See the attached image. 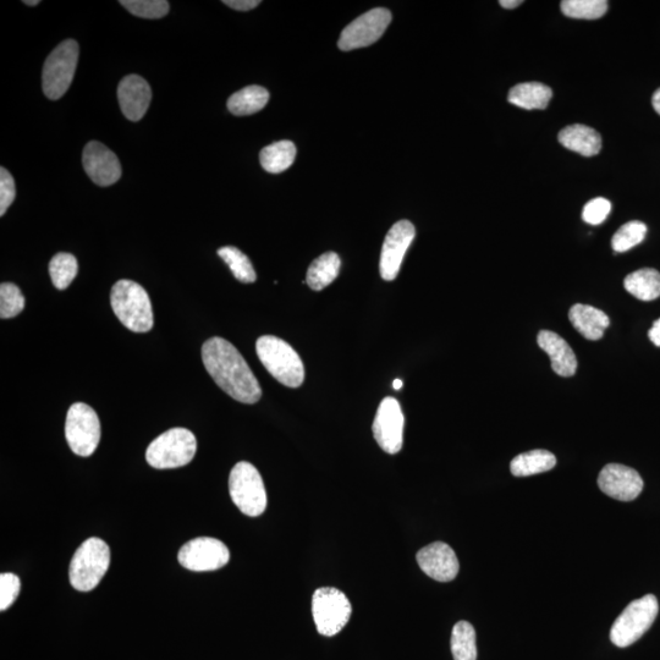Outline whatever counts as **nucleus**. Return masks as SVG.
Returning <instances> with one entry per match:
<instances>
[{"mask_svg":"<svg viewBox=\"0 0 660 660\" xmlns=\"http://www.w3.org/2000/svg\"><path fill=\"white\" fill-rule=\"evenodd\" d=\"M202 360L214 382L230 398L244 404H256L261 399L262 389L255 374L228 340L208 339L202 346Z\"/></svg>","mask_w":660,"mask_h":660,"instance_id":"1","label":"nucleus"},{"mask_svg":"<svg viewBox=\"0 0 660 660\" xmlns=\"http://www.w3.org/2000/svg\"><path fill=\"white\" fill-rule=\"evenodd\" d=\"M110 305L123 326L134 333H147L153 328V310L147 291L132 280L115 283Z\"/></svg>","mask_w":660,"mask_h":660,"instance_id":"2","label":"nucleus"},{"mask_svg":"<svg viewBox=\"0 0 660 660\" xmlns=\"http://www.w3.org/2000/svg\"><path fill=\"white\" fill-rule=\"evenodd\" d=\"M256 351L266 370L285 387L299 388L304 383V363L286 341L273 335H264L257 340Z\"/></svg>","mask_w":660,"mask_h":660,"instance_id":"3","label":"nucleus"},{"mask_svg":"<svg viewBox=\"0 0 660 660\" xmlns=\"http://www.w3.org/2000/svg\"><path fill=\"white\" fill-rule=\"evenodd\" d=\"M110 565V549L101 538L92 537L81 544L71 559L69 579L71 586L80 592L95 590L107 574Z\"/></svg>","mask_w":660,"mask_h":660,"instance_id":"4","label":"nucleus"},{"mask_svg":"<svg viewBox=\"0 0 660 660\" xmlns=\"http://www.w3.org/2000/svg\"><path fill=\"white\" fill-rule=\"evenodd\" d=\"M197 442L186 428H172L161 434L146 451L148 465L157 470L178 469L195 458Z\"/></svg>","mask_w":660,"mask_h":660,"instance_id":"5","label":"nucleus"},{"mask_svg":"<svg viewBox=\"0 0 660 660\" xmlns=\"http://www.w3.org/2000/svg\"><path fill=\"white\" fill-rule=\"evenodd\" d=\"M231 500L242 514L257 517L267 508V492L260 472L250 462L241 461L229 476Z\"/></svg>","mask_w":660,"mask_h":660,"instance_id":"6","label":"nucleus"},{"mask_svg":"<svg viewBox=\"0 0 660 660\" xmlns=\"http://www.w3.org/2000/svg\"><path fill=\"white\" fill-rule=\"evenodd\" d=\"M658 612V601L653 594L636 599L627 605L624 612L615 620L610 630V640L620 648L634 645L651 629Z\"/></svg>","mask_w":660,"mask_h":660,"instance_id":"7","label":"nucleus"},{"mask_svg":"<svg viewBox=\"0 0 660 660\" xmlns=\"http://www.w3.org/2000/svg\"><path fill=\"white\" fill-rule=\"evenodd\" d=\"M79 62V44L74 40L60 43L44 63L42 87L44 95L53 101L62 98L74 80Z\"/></svg>","mask_w":660,"mask_h":660,"instance_id":"8","label":"nucleus"},{"mask_svg":"<svg viewBox=\"0 0 660 660\" xmlns=\"http://www.w3.org/2000/svg\"><path fill=\"white\" fill-rule=\"evenodd\" d=\"M352 608L344 592L334 587H322L313 593L312 615L319 634L338 635L349 623Z\"/></svg>","mask_w":660,"mask_h":660,"instance_id":"9","label":"nucleus"},{"mask_svg":"<svg viewBox=\"0 0 660 660\" xmlns=\"http://www.w3.org/2000/svg\"><path fill=\"white\" fill-rule=\"evenodd\" d=\"M65 437L74 454L88 458L101 440V422L96 411L84 403L70 406L66 415Z\"/></svg>","mask_w":660,"mask_h":660,"instance_id":"10","label":"nucleus"},{"mask_svg":"<svg viewBox=\"0 0 660 660\" xmlns=\"http://www.w3.org/2000/svg\"><path fill=\"white\" fill-rule=\"evenodd\" d=\"M392 22V13L385 8L367 11L341 32L338 47L340 51L350 52L376 43L383 36Z\"/></svg>","mask_w":660,"mask_h":660,"instance_id":"11","label":"nucleus"},{"mask_svg":"<svg viewBox=\"0 0 660 660\" xmlns=\"http://www.w3.org/2000/svg\"><path fill=\"white\" fill-rule=\"evenodd\" d=\"M178 559L180 565L190 571H216L229 563L230 552L219 539L198 537L181 547Z\"/></svg>","mask_w":660,"mask_h":660,"instance_id":"12","label":"nucleus"},{"mask_svg":"<svg viewBox=\"0 0 660 660\" xmlns=\"http://www.w3.org/2000/svg\"><path fill=\"white\" fill-rule=\"evenodd\" d=\"M405 417L399 401L389 396L383 399L374 418V439L385 453L398 454L404 443Z\"/></svg>","mask_w":660,"mask_h":660,"instance_id":"13","label":"nucleus"},{"mask_svg":"<svg viewBox=\"0 0 660 660\" xmlns=\"http://www.w3.org/2000/svg\"><path fill=\"white\" fill-rule=\"evenodd\" d=\"M415 235L414 224L409 220H400V222L393 225L387 236H385L379 271H381V277L387 282H392L398 277L401 263H403Z\"/></svg>","mask_w":660,"mask_h":660,"instance_id":"14","label":"nucleus"},{"mask_svg":"<svg viewBox=\"0 0 660 660\" xmlns=\"http://www.w3.org/2000/svg\"><path fill=\"white\" fill-rule=\"evenodd\" d=\"M598 486L610 498L631 502L642 493L643 480L631 467L609 464L599 473Z\"/></svg>","mask_w":660,"mask_h":660,"instance_id":"15","label":"nucleus"},{"mask_svg":"<svg viewBox=\"0 0 660 660\" xmlns=\"http://www.w3.org/2000/svg\"><path fill=\"white\" fill-rule=\"evenodd\" d=\"M82 164L93 183L99 186H110L120 179L121 165L118 157L101 142L87 143L82 153Z\"/></svg>","mask_w":660,"mask_h":660,"instance_id":"16","label":"nucleus"},{"mask_svg":"<svg viewBox=\"0 0 660 660\" xmlns=\"http://www.w3.org/2000/svg\"><path fill=\"white\" fill-rule=\"evenodd\" d=\"M417 563L425 574L439 582H450L459 574L458 557L448 544L434 542L417 553Z\"/></svg>","mask_w":660,"mask_h":660,"instance_id":"17","label":"nucleus"},{"mask_svg":"<svg viewBox=\"0 0 660 660\" xmlns=\"http://www.w3.org/2000/svg\"><path fill=\"white\" fill-rule=\"evenodd\" d=\"M121 112L131 121H139L150 107L152 91L150 85L141 76L129 75L121 80L118 87Z\"/></svg>","mask_w":660,"mask_h":660,"instance_id":"18","label":"nucleus"},{"mask_svg":"<svg viewBox=\"0 0 660 660\" xmlns=\"http://www.w3.org/2000/svg\"><path fill=\"white\" fill-rule=\"evenodd\" d=\"M538 345L544 352H547L555 373L561 377L574 376L577 370L575 352L560 335L549 332V330H542L538 334Z\"/></svg>","mask_w":660,"mask_h":660,"instance_id":"19","label":"nucleus"},{"mask_svg":"<svg viewBox=\"0 0 660 660\" xmlns=\"http://www.w3.org/2000/svg\"><path fill=\"white\" fill-rule=\"evenodd\" d=\"M558 139L565 148L585 157L596 156L602 148L601 135L586 125H570L559 132Z\"/></svg>","mask_w":660,"mask_h":660,"instance_id":"20","label":"nucleus"},{"mask_svg":"<svg viewBox=\"0 0 660 660\" xmlns=\"http://www.w3.org/2000/svg\"><path fill=\"white\" fill-rule=\"evenodd\" d=\"M569 318L577 332L588 340L601 339L610 323L603 311L581 304L571 307Z\"/></svg>","mask_w":660,"mask_h":660,"instance_id":"21","label":"nucleus"},{"mask_svg":"<svg viewBox=\"0 0 660 660\" xmlns=\"http://www.w3.org/2000/svg\"><path fill=\"white\" fill-rule=\"evenodd\" d=\"M553 92L541 82H525L511 88L509 92V102L514 106L527 109H546Z\"/></svg>","mask_w":660,"mask_h":660,"instance_id":"22","label":"nucleus"},{"mask_svg":"<svg viewBox=\"0 0 660 660\" xmlns=\"http://www.w3.org/2000/svg\"><path fill=\"white\" fill-rule=\"evenodd\" d=\"M557 458L548 450H531L517 455L511 461L510 470L515 477H528L538 475L554 469Z\"/></svg>","mask_w":660,"mask_h":660,"instance_id":"23","label":"nucleus"},{"mask_svg":"<svg viewBox=\"0 0 660 660\" xmlns=\"http://www.w3.org/2000/svg\"><path fill=\"white\" fill-rule=\"evenodd\" d=\"M341 261L335 252H327L308 268L306 283L312 290L321 291L332 284L340 273Z\"/></svg>","mask_w":660,"mask_h":660,"instance_id":"24","label":"nucleus"},{"mask_svg":"<svg viewBox=\"0 0 660 660\" xmlns=\"http://www.w3.org/2000/svg\"><path fill=\"white\" fill-rule=\"evenodd\" d=\"M624 286L627 293L638 300H656L660 296V273L652 268L640 269L627 275Z\"/></svg>","mask_w":660,"mask_h":660,"instance_id":"25","label":"nucleus"},{"mask_svg":"<svg viewBox=\"0 0 660 660\" xmlns=\"http://www.w3.org/2000/svg\"><path fill=\"white\" fill-rule=\"evenodd\" d=\"M269 101V92L261 86H249L234 93L228 99V109L230 113L245 117L260 112L267 106Z\"/></svg>","mask_w":660,"mask_h":660,"instance_id":"26","label":"nucleus"},{"mask_svg":"<svg viewBox=\"0 0 660 660\" xmlns=\"http://www.w3.org/2000/svg\"><path fill=\"white\" fill-rule=\"evenodd\" d=\"M296 147L293 142L284 140L264 147L260 153L262 168L268 173L279 174L293 165Z\"/></svg>","mask_w":660,"mask_h":660,"instance_id":"27","label":"nucleus"},{"mask_svg":"<svg viewBox=\"0 0 660 660\" xmlns=\"http://www.w3.org/2000/svg\"><path fill=\"white\" fill-rule=\"evenodd\" d=\"M454 660H477L476 631L467 621H459L451 632Z\"/></svg>","mask_w":660,"mask_h":660,"instance_id":"28","label":"nucleus"},{"mask_svg":"<svg viewBox=\"0 0 660 660\" xmlns=\"http://www.w3.org/2000/svg\"><path fill=\"white\" fill-rule=\"evenodd\" d=\"M218 255L228 264L231 273L241 283H255L257 275L250 258L234 246H225L218 250Z\"/></svg>","mask_w":660,"mask_h":660,"instance_id":"29","label":"nucleus"},{"mask_svg":"<svg viewBox=\"0 0 660 660\" xmlns=\"http://www.w3.org/2000/svg\"><path fill=\"white\" fill-rule=\"evenodd\" d=\"M79 266L76 258L70 253H58L49 263V274H51L52 283L58 290H65L74 282Z\"/></svg>","mask_w":660,"mask_h":660,"instance_id":"30","label":"nucleus"},{"mask_svg":"<svg viewBox=\"0 0 660 660\" xmlns=\"http://www.w3.org/2000/svg\"><path fill=\"white\" fill-rule=\"evenodd\" d=\"M608 2L605 0H564L561 11L572 19L596 20L607 13Z\"/></svg>","mask_w":660,"mask_h":660,"instance_id":"31","label":"nucleus"},{"mask_svg":"<svg viewBox=\"0 0 660 660\" xmlns=\"http://www.w3.org/2000/svg\"><path fill=\"white\" fill-rule=\"evenodd\" d=\"M647 227L640 220L626 223L613 236L612 246L615 252H626L645 240Z\"/></svg>","mask_w":660,"mask_h":660,"instance_id":"32","label":"nucleus"},{"mask_svg":"<svg viewBox=\"0 0 660 660\" xmlns=\"http://www.w3.org/2000/svg\"><path fill=\"white\" fill-rule=\"evenodd\" d=\"M25 308V297L18 285L3 283L0 285V318H14Z\"/></svg>","mask_w":660,"mask_h":660,"instance_id":"33","label":"nucleus"},{"mask_svg":"<svg viewBox=\"0 0 660 660\" xmlns=\"http://www.w3.org/2000/svg\"><path fill=\"white\" fill-rule=\"evenodd\" d=\"M120 4L142 19H161L169 11V3L165 0H121Z\"/></svg>","mask_w":660,"mask_h":660,"instance_id":"34","label":"nucleus"},{"mask_svg":"<svg viewBox=\"0 0 660 660\" xmlns=\"http://www.w3.org/2000/svg\"><path fill=\"white\" fill-rule=\"evenodd\" d=\"M21 582L14 574L0 575V610L4 612L18 599Z\"/></svg>","mask_w":660,"mask_h":660,"instance_id":"35","label":"nucleus"},{"mask_svg":"<svg viewBox=\"0 0 660 660\" xmlns=\"http://www.w3.org/2000/svg\"><path fill=\"white\" fill-rule=\"evenodd\" d=\"M610 211H612V203L603 197L593 198L583 208L582 218L588 224L599 225L608 218Z\"/></svg>","mask_w":660,"mask_h":660,"instance_id":"36","label":"nucleus"},{"mask_svg":"<svg viewBox=\"0 0 660 660\" xmlns=\"http://www.w3.org/2000/svg\"><path fill=\"white\" fill-rule=\"evenodd\" d=\"M16 196L15 180L7 169H0V216L7 213Z\"/></svg>","mask_w":660,"mask_h":660,"instance_id":"37","label":"nucleus"},{"mask_svg":"<svg viewBox=\"0 0 660 660\" xmlns=\"http://www.w3.org/2000/svg\"><path fill=\"white\" fill-rule=\"evenodd\" d=\"M223 4L229 8L239 11H249L258 7L261 2L258 0H224Z\"/></svg>","mask_w":660,"mask_h":660,"instance_id":"38","label":"nucleus"},{"mask_svg":"<svg viewBox=\"0 0 660 660\" xmlns=\"http://www.w3.org/2000/svg\"><path fill=\"white\" fill-rule=\"evenodd\" d=\"M648 337L654 345L660 348V318L654 322L653 327L649 330Z\"/></svg>","mask_w":660,"mask_h":660,"instance_id":"39","label":"nucleus"},{"mask_svg":"<svg viewBox=\"0 0 660 660\" xmlns=\"http://www.w3.org/2000/svg\"><path fill=\"white\" fill-rule=\"evenodd\" d=\"M500 5L505 9H515L522 4L521 0H500Z\"/></svg>","mask_w":660,"mask_h":660,"instance_id":"40","label":"nucleus"},{"mask_svg":"<svg viewBox=\"0 0 660 660\" xmlns=\"http://www.w3.org/2000/svg\"><path fill=\"white\" fill-rule=\"evenodd\" d=\"M652 104L654 110L660 115V88L656 92H654L653 98H652Z\"/></svg>","mask_w":660,"mask_h":660,"instance_id":"41","label":"nucleus"},{"mask_svg":"<svg viewBox=\"0 0 660 660\" xmlns=\"http://www.w3.org/2000/svg\"><path fill=\"white\" fill-rule=\"evenodd\" d=\"M393 388L395 390H400L401 388H403V381H401V379L399 378L395 379V381L393 382Z\"/></svg>","mask_w":660,"mask_h":660,"instance_id":"42","label":"nucleus"},{"mask_svg":"<svg viewBox=\"0 0 660 660\" xmlns=\"http://www.w3.org/2000/svg\"><path fill=\"white\" fill-rule=\"evenodd\" d=\"M24 3L26 5H29V7H36V5L40 4V2H38V0H35V2H33V0H32V2H30V0H25Z\"/></svg>","mask_w":660,"mask_h":660,"instance_id":"43","label":"nucleus"}]
</instances>
